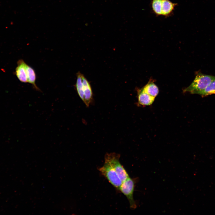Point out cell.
Returning <instances> with one entry per match:
<instances>
[{"mask_svg":"<svg viewBox=\"0 0 215 215\" xmlns=\"http://www.w3.org/2000/svg\"><path fill=\"white\" fill-rule=\"evenodd\" d=\"M76 76L75 86L77 93L86 106L89 107L93 100L91 85L84 75L80 72L77 73Z\"/></svg>","mask_w":215,"mask_h":215,"instance_id":"1","label":"cell"},{"mask_svg":"<svg viewBox=\"0 0 215 215\" xmlns=\"http://www.w3.org/2000/svg\"><path fill=\"white\" fill-rule=\"evenodd\" d=\"M215 78V76L197 72L193 81L183 91L189 92L191 94H198L204 89Z\"/></svg>","mask_w":215,"mask_h":215,"instance_id":"2","label":"cell"},{"mask_svg":"<svg viewBox=\"0 0 215 215\" xmlns=\"http://www.w3.org/2000/svg\"><path fill=\"white\" fill-rule=\"evenodd\" d=\"M98 170L114 188L119 190L122 181L109 161L105 159L104 165Z\"/></svg>","mask_w":215,"mask_h":215,"instance_id":"3","label":"cell"},{"mask_svg":"<svg viewBox=\"0 0 215 215\" xmlns=\"http://www.w3.org/2000/svg\"><path fill=\"white\" fill-rule=\"evenodd\" d=\"M120 154L115 153H107L105 155V159L110 162L122 182L129 176L120 162Z\"/></svg>","mask_w":215,"mask_h":215,"instance_id":"4","label":"cell"},{"mask_svg":"<svg viewBox=\"0 0 215 215\" xmlns=\"http://www.w3.org/2000/svg\"><path fill=\"white\" fill-rule=\"evenodd\" d=\"M135 184L134 179L129 177L122 182L119 189V191L127 197L129 203L130 208L133 209H136L137 207L136 203L133 197Z\"/></svg>","mask_w":215,"mask_h":215,"instance_id":"5","label":"cell"},{"mask_svg":"<svg viewBox=\"0 0 215 215\" xmlns=\"http://www.w3.org/2000/svg\"><path fill=\"white\" fill-rule=\"evenodd\" d=\"M26 63L22 59L17 62L18 66L15 70V73L19 80L23 83L28 82L25 68Z\"/></svg>","mask_w":215,"mask_h":215,"instance_id":"6","label":"cell"},{"mask_svg":"<svg viewBox=\"0 0 215 215\" xmlns=\"http://www.w3.org/2000/svg\"><path fill=\"white\" fill-rule=\"evenodd\" d=\"M137 96L138 105L142 106H147L151 105L155 98L144 92L142 88L138 90Z\"/></svg>","mask_w":215,"mask_h":215,"instance_id":"7","label":"cell"},{"mask_svg":"<svg viewBox=\"0 0 215 215\" xmlns=\"http://www.w3.org/2000/svg\"><path fill=\"white\" fill-rule=\"evenodd\" d=\"M177 3H173L170 0H162V15L166 17L171 15Z\"/></svg>","mask_w":215,"mask_h":215,"instance_id":"8","label":"cell"},{"mask_svg":"<svg viewBox=\"0 0 215 215\" xmlns=\"http://www.w3.org/2000/svg\"><path fill=\"white\" fill-rule=\"evenodd\" d=\"M25 68L28 82L32 85L33 88L37 91H40V90L36 84V75L34 69L26 63L25 64Z\"/></svg>","mask_w":215,"mask_h":215,"instance_id":"9","label":"cell"},{"mask_svg":"<svg viewBox=\"0 0 215 215\" xmlns=\"http://www.w3.org/2000/svg\"><path fill=\"white\" fill-rule=\"evenodd\" d=\"M142 89L148 94L155 98L159 92L158 87L152 82H149Z\"/></svg>","mask_w":215,"mask_h":215,"instance_id":"10","label":"cell"},{"mask_svg":"<svg viewBox=\"0 0 215 215\" xmlns=\"http://www.w3.org/2000/svg\"><path fill=\"white\" fill-rule=\"evenodd\" d=\"M215 93V78L203 90L199 92L198 94L202 96L213 94Z\"/></svg>","mask_w":215,"mask_h":215,"instance_id":"11","label":"cell"},{"mask_svg":"<svg viewBox=\"0 0 215 215\" xmlns=\"http://www.w3.org/2000/svg\"><path fill=\"white\" fill-rule=\"evenodd\" d=\"M153 12L157 16L162 15V0H151Z\"/></svg>","mask_w":215,"mask_h":215,"instance_id":"12","label":"cell"}]
</instances>
